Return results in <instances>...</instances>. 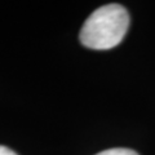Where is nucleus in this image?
I'll return each instance as SVG.
<instances>
[{
    "label": "nucleus",
    "instance_id": "nucleus-1",
    "mask_svg": "<svg viewBox=\"0 0 155 155\" xmlns=\"http://www.w3.org/2000/svg\"><path fill=\"white\" fill-rule=\"evenodd\" d=\"M129 27V14L120 4H106L91 14L80 31L81 44L91 49H111L120 44Z\"/></svg>",
    "mask_w": 155,
    "mask_h": 155
},
{
    "label": "nucleus",
    "instance_id": "nucleus-2",
    "mask_svg": "<svg viewBox=\"0 0 155 155\" xmlns=\"http://www.w3.org/2000/svg\"><path fill=\"white\" fill-rule=\"evenodd\" d=\"M96 155H138L136 151L130 149H123V147H116V149H109V150H104Z\"/></svg>",
    "mask_w": 155,
    "mask_h": 155
},
{
    "label": "nucleus",
    "instance_id": "nucleus-3",
    "mask_svg": "<svg viewBox=\"0 0 155 155\" xmlns=\"http://www.w3.org/2000/svg\"><path fill=\"white\" fill-rule=\"evenodd\" d=\"M0 155H17V154L14 153L13 150H11V149H8V147L2 146V145H0Z\"/></svg>",
    "mask_w": 155,
    "mask_h": 155
}]
</instances>
